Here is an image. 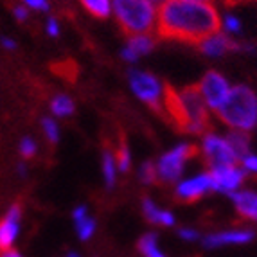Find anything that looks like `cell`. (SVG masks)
<instances>
[{
  "mask_svg": "<svg viewBox=\"0 0 257 257\" xmlns=\"http://www.w3.org/2000/svg\"><path fill=\"white\" fill-rule=\"evenodd\" d=\"M221 29V17L212 2L164 0L159 4L157 35L162 40L200 43Z\"/></svg>",
  "mask_w": 257,
  "mask_h": 257,
  "instance_id": "1",
  "label": "cell"
},
{
  "mask_svg": "<svg viewBox=\"0 0 257 257\" xmlns=\"http://www.w3.org/2000/svg\"><path fill=\"white\" fill-rule=\"evenodd\" d=\"M210 108L205 104L198 85L176 88L164 85V119L178 132L205 135L210 128Z\"/></svg>",
  "mask_w": 257,
  "mask_h": 257,
  "instance_id": "2",
  "label": "cell"
},
{
  "mask_svg": "<svg viewBox=\"0 0 257 257\" xmlns=\"http://www.w3.org/2000/svg\"><path fill=\"white\" fill-rule=\"evenodd\" d=\"M216 115L227 128L250 133L257 126V94L246 85L232 86Z\"/></svg>",
  "mask_w": 257,
  "mask_h": 257,
  "instance_id": "3",
  "label": "cell"
},
{
  "mask_svg": "<svg viewBox=\"0 0 257 257\" xmlns=\"http://www.w3.org/2000/svg\"><path fill=\"white\" fill-rule=\"evenodd\" d=\"M111 11L126 36L151 35L157 29L159 8L153 0H111Z\"/></svg>",
  "mask_w": 257,
  "mask_h": 257,
  "instance_id": "4",
  "label": "cell"
},
{
  "mask_svg": "<svg viewBox=\"0 0 257 257\" xmlns=\"http://www.w3.org/2000/svg\"><path fill=\"white\" fill-rule=\"evenodd\" d=\"M130 86L133 94L146 103L157 115L164 117V85L157 76L142 70H130L128 74Z\"/></svg>",
  "mask_w": 257,
  "mask_h": 257,
  "instance_id": "5",
  "label": "cell"
},
{
  "mask_svg": "<svg viewBox=\"0 0 257 257\" xmlns=\"http://www.w3.org/2000/svg\"><path fill=\"white\" fill-rule=\"evenodd\" d=\"M200 153V148L194 144H178L173 148L171 151H167L162 155L157 164V175H159V182L162 184H173L182 176L184 173V166L187 160L194 159Z\"/></svg>",
  "mask_w": 257,
  "mask_h": 257,
  "instance_id": "6",
  "label": "cell"
},
{
  "mask_svg": "<svg viewBox=\"0 0 257 257\" xmlns=\"http://www.w3.org/2000/svg\"><path fill=\"white\" fill-rule=\"evenodd\" d=\"M202 155L210 169L223 166H234L239 162L237 155L234 153L228 144L227 137H221L218 133H205L202 141Z\"/></svg>",
  "mask_w": 257,
  "mask_h": 257,
  "instance_id": "7",
  "label": "cell"
},
{
  "mask_svg": "<svg viewBox=\"0 0 257 257\" xmlns=\"http://www.w3.org/2000/svg\"><path fill=\"white\" fill-rule=\"evenodd\" d=\"M198 88H200V94H202L205 104L212 111H216L225 103V99L228 97V94L232 90L228 79L221 72H218V70L205 72V76L202 77V81L198 83Z\"/></svg>",
  "mask_w": 257,
  "mask_h": 257,
  "instance_id": "8",
  "label": "cell"
},
{
  "mask_svg": "<svg viewBox=\"0 0 257 257\" xmlns=\"http://www.w3.org/2000/svg\"><path fill=\"white\" fill-rule=\"evenodd\" d=\"M200 51L209 58H221V56L228 54V52H250L253 51V45L244 42H234L232 38H228V35L225 33H214V35L207 36L205 40L198 43Z\"/></svg>",
  "mask_w": 257,
  "mask_h": 257,
  "instance_id": "9",
  "label": "cell"
},
{
  "mask_svg": "<svg viewBox=\"0 0 257 257\" xmlns=\"http://www.w3.org/2000/svg\"><path fill=\"white\" fill-rule=\"evenodd\" d=\"M209 191H214V184H212L210 171H207L180 182L175 189V196L184 203H193L202 196H205Z\"/></svg>",
  "mask_w": 257,
  "mask_h": 257,
  "instance_id": "10",
  "label": "cell"
},
{
  "mask_svg": "<svg viewBox=\"0 0 257 257\" xmlns=\"http://www.w3.org/2000/svg\"><path fill=\"white\" fill-rule=\"evenodd\" d=\"M210 175H212L214 191L223 194H234L241 189L246 173H244L243 167L234 164V166L214 167V169H210Z\"/></svg>",
  "mask_w": 257,
  "mask_h": 257,
  "instance_id": "11",
  "label": "cell"
},
{
  "mask_svg": "<svg viewBox=\"0 0 257 257\" xmlns=\"http://www.w3.org/2000/svg\"><path fill=\"white\" fill-rule=\"evenodd\" d=\"M253 237H255V234L248 228H234V230L209 234L203 237V244L207 248H219V246H227V244H246Z\"/></svg>",
  "mask_w": 257,
  "mask_h": 257,
  "instance_id": "12",
  "label": "cell"
},
{
  "mask_svg": "<svg viewBox=\"0 0 257 257\" xmlns=\"http://www.w3.org/2000/svg\"><path fill=\"white\" fill-rule=\"evenodd\" d=\"M20 216H22V205L15 203L8 210V214L0 221V248H11L18 236L20 228Z\"/></svg>",
  "mask_w": 257,
  "mask_h": 257,
  "instance_id": "13",
  "label": "cell"
},
{
  "mask_svg": "<svg viewBox=\"0 0 257 257\" xmlns=\"http://www.w3.org/2000/svg\"><path fill=\"white\" fill-rule=\"evenodd\" d=\"M232 203L236 207L243 218L257 221V193L255 191H246V189H239L237 193L230 194Z\"/></svg>",
  "mask_w": 257,
  "mask_h": 257,
  "instance_id": "14",
  "label": "cell"
},
{
  "mask_svg": "<svg viewBox=\"0 0 257 257\" xmlns=\"http://www.w3.org/2000/svg\"><path fill=\"white\" fill-rule=\"evenodd\" d=\"M142 212L146 216V219L153 225H160V227H173L175 225V216L169 210H162L151 202L150 198H144L142 202Z\"/></svg>",
  "mask_w": 257,
  "mask_h": 257,
  "instance_id": "15",
  "label": "cell"
},
{
  "mask_svg": "<svg viewBox=\"0 0 257 257\" xmlns=\"http://www.w3.org/2000/svg\"><path fill=\"white\" fill-rule=\"evenodd\" d=\"M228 144L232 146L237 159H243L244 155L250 153V135L248 132H241V130H230L227 135Z\"/></svg>",
  "mask_w": 257,
  "mask_h": 257,
  "instance_id": "16",
  "label": "cell"
},
{
  "mask_svg": "<svg viewBox=\"0 0 257 257\" xmlns=\"http://www.w3.org/2000/svg\"><path fill=\"white\" fill-rule=\"evenodd\" d=\"M139 252L144 257H166V253L159 248V239L153 232H148L139 239Z\"/></svg>",
  "mask_w": 257,
  "mask_h": 257,
  "instance_id": "17",
  "label": "cell"
},
{
  "mask_svg": "<svg viewBox=\"0 0 257 257\" xmlns=\"http://www.w3.org/2000/svg\"><path fill=\"white\" fill-rule=\"evenodd\" d=\"M155 45H157V42H155V38L151 35H137V36H130L128 38V47L132 49L139 58L153 51Z\"/></svg>",
  "mask_w": 257,
  "mask_h": 257,
  "instance_id": "18",
  "label": "cell"
},
{
  "mask_svg": "<svg viewBox=\"0 0 257 257\" xmlns=\"http://www.w3.org/2000/svg\"><path fill=\"white\" fill-rule=\"evenodd\" d=\"M51 110L56 117H69L74 113V101L65 94H58L52 97Z\"/></svg>",
  "mask_w": 257,
  "mask_h": 257,
  "instance_id": "19",
  "label": "cell"
},
{
  "mask_svg": "<svg viewBox=\"0 0 257 257\" xmlns=\"http://www.w3.org/2000/svg\"><path fill=\"white\" fill-rule=\"evenodd\" d=\"M83 8L95 18H108L111 13V0H79Z\"/></svg>",
  "mask_w": 257,
  "mask_h": 257,
  "instance_id": "20",
  "label": "cell"
},
{
  "mask_svg": "<svg viewBox=\"0 0 257 257\" xmlns=\"http://www.w3.org/2000/svg\"><path fill=\"white\" fill-rule=\"evenodd\" d=\"M115 171H117L115 153L106 148V150L103 151V173H104V180H106L108 187H113V185H115Z\"/></svg>",
  "mask_w": 257,
  "mask_h": 257,
  "instance_id": "21",
  "label": "cell"
},
{
  "mask_svg": "<svg viewBox=\"0 0 257 257\" xmlns=\"http://www.w3.org/2000/svg\"><path fill=\"white\" fill-rule=\"evenodd\" d=\"M52 70L54 74H58L60 77H63L65 81H74L77 76V67L74 61L70 60H63V61H58V63L52 65Z\"/></svg>",
  "mask_w": 257,
  "mask_h": 257,
  "instance_id": "22",
  "label": "cell"
},
{
  "mask_svg": "<svg viewBox=\"0 0 257 257\" xmlns=\"http://www.w3.org/2000/svg\"><path fill=\"white\" fill-rule=\"evenodd\" d=\"M113 153H115L117 167H119L122 173H126L130 169V164H132V155H130V148L124 139H120L119 144H117V150L113 151Z\"/></svg>",
  "mask_w": 257,
  "mask_h": 257,
  "instance_id": "23",
  "label": "cell"
},
{
  "mask_svg": "<svg viewBox=\"0 0 257 257\" xmlns=\"http://www.w3.org/2000/svg\"><path fill=\"white\" fill-rule=\"evenodd\" d=\"M139 176H141L142 184L151 185L159 182V175H157V164L148 160L141 166V171H139Z\"/></svg>",
  "mask_w": 257,
  "mask_h": 257,
  "instance_id": "24",
  "label": "cell"
},
{
  "mask_svg": "<svg viewBox=\"0 0 257 257\" xmlns=\"http://www.w3.org/2000/svg\"><path fill=\"white\" fill-rule=\"evenodd\" d=\"M76 228H77V236H79V239L86 241V239H90L92 234H94L95 221L90 218V216H85V218L77 219L76 221Z\"/></svg>",
  "mask_w": 257,
  "mask_h": 257,
  "instance_id": "25",
  "label": "cell"
},
{
  "mask_svg": "<svg viewBox=\"0 0 257 257\" xmlns=\"http://www.w3.org/2000/svg\"><path fill=\"white\" fill-rule=\"evenodd\" d=\"M42 128H43V132H45V135H47V139L52 142V144H56V142L60 141V128H58V124H56L54 119H51V117L42 119Z\"/></svg>",
  "mask_w": 257,
  "mask_h": 257,
  "instance_id": "26",
  "label": "cell"
},
{
  "mask_svg": "<svg viewBox=\"0 0 257 257\" xmlns=\"http://www.w3.org/2000/svg\"><path fill=\"white\" fill-rule=\"evenodd\" d=\"M221 27L225 29L227 35H239L243 26H241V20L234 15H227V17L221 20Z\"/></svg>",
  "mask_w": 257,
  "mask_h": 257,
  "instance_id": "27",
  "label": "cell"
},
{
  "mask_svg": "<svg viewBox=\"0 0 257 257\" xmlns=\"http://www.w3.org/2000/svg\"><path fill=\"white\" fill-rule=\"evenodd\" d=\"M20 153H22V157H24V159H33V157L36 155V142L33 141L31 137L22 139Z\"/></svg>",
  "mask_w": 257,
  "mask_h": 257,
  "instance_id": "28",
  "label": "cell"
},
{
  "mask_svg": "<svg viewBox=\"0 0 257 257\" xmlns=\"http://www.w3.org/2000/svg\"><path fill=\"white\" fill-rule=\"evenodd\" d=\"M241 167L244 169V173H250V175H257V155L246 153L243 159L239 160Z\"/></svg>",
  "mask_w": 257,
  "mask_h": 257,
  "instance_id": "29",
  "label": "cell"
},
{
  "mask_svg": "<svg viewBox=\"0 0 257 257\" xmlns=\"http://www.w3.org/2000/svg\"><path fill=\"white\" fill-rule=\"evenodd\" d=\"M178 234H180V237H182V239H185V241L200 239V234H198V230H194V228H180V230H178Z\"/></svg>",
  "mask_w": 257,
  "mask_h": 257,
  "instance_id": "30",
  "label": "cell"
},
{
  "mask_svg": "<svg viewBox=\"0 0 257 257\" xmlns=\"http://www.w3.org/2000/svg\"><path fill=\"white\" fill-rule=\"evenodd\" d=\"M24 4L33 9H38V11H47L49 9V0H24Z\"/></svg>",
  "mask_w": 257,
  "mask_h": 257,
  "instance_id": "31",
  "label": "cell"
},
{
  "mask_svg": "<svg viewBox=\"0 0 257 257\" xmlns=\"http://www.w3.org/2000/svg\"><path fill=\"white\" fill-rule=\"evenodd\" d=\"M47 33L51 36H58V35H60V26H58L56 18H49V20H47Z\"/></svg>",
  "mask_w": 257,
  "mask_h": 257,
  "instance_id": "32",
  "label": "cell"
},
{
  "mask_svg": "<svg viewBox=\"0 0 257 257\" xmlns=\"http://www.w3.org/2000/svg\"><path fill=\"white\" fill-rule=\"evenodd\" d=\"M13 13L20 22L27 20V17H29V13H27V6H17V8L13 9Z\"/></svg>",
  "mask_w": 257,
  "mask_h": 257,
  "instance_id": "33",
  "label": "cell"
},
{
  "mask_svg": "<svg viewBox=\"0 0 257 257\" xmlns=\"http://www.w3.org/2000/svg\"><path fill=\"white\" fill-rule=\"evenodd\" d=\"M0 257H22V253L11 246V248H0Z\"/></svg>",
  "mask_w": 257,
  "mask_h": 257,
  "instance_id": "34",
  "label": "cell"
},
{
  "mask_svg": "<svg viewBox=\"0 0 257 257\" xmlns=\"http://www.w3.org/2000/svg\"><path fill=\"white\" fill-rule=\"evenodd\" d=\"M122 58H124L126 61H130V63H133V61H137V60H139V56L135 54V52H133L130 47H126L124 51H122Z\"/></svg>",
  "mask_w": 257,
  "mask_h": 257,
  "instance_id": "35",
  "label": "cell"
},
{
  "mask_svg": "<svg viewBox=\"0 0 257 257\" xmlns=\"http://www.w3.org/2000/svg\"><path fill=\"white\" fill-rule=\"evenodd\" d=\"M72 216H74V221H77V219H81V218H85V216H88V214H86V207L85 205L76 207V209H74V212H72Z\"/></svg>",
  "mask_w": 257,
  "mask_h": 257,
  "instance_id": "36",
  "label": "cell"
},
{
  "mask_svg": "<svg viewBox=\"0 0 257 257\" xmlns=\"http://www.w3.org/2000/svg\"><path fill=\"white\" fill-rule=\"evenodd\" d=\"M2 43H4V47H6V49H15V42H13V40L2 38Z\"/></svg>",
  "mask_w": 257,
  "mask_h": 257,
  "instance_id": "37",
  "label": "cell"
},
{
  "mask_svg": "<svg viewBox=\"0 0 257 257\" xmlns=\"http://www.w3.org/2000/svg\"><path fill=\"white\" fill-rule=\"evenodd\" d=\"M241 0H225V4H228V6H236V4H239Z\"/></svg>",
  "mask_w": 257,
  "mask_h": 257,
  "instance_id": "38",
  "label": "cell"
},
{
  "mask_svg": "<svg viewBox=\"0 0 257 257\" xmlns=\"http://www.w3.org/2000/svg\"><path fill=\"white\" fill-rule=\"evenodd\" d=\"M194 2H212L214 4V0H194Z\"/></svg>",
  "mask_w": 257,
  "mask_h": 257,
  "instance_id": "39",
  "label": "cell"
},
{
  "mask_svg": "<svg viewBox=\"0 0 257 257\" xmlns=\"http://www.w3.org/2000/svg\"><path fill=\"white\" fill-rule=\"evenodd\" d=\"M67 257H79V255H77V253H74V252H72V253H69V255H67Z\"/></svg>",
  "mask_w": 257,
  "mask_h": 257,
  "instance_id": "40",
  "label": "cell"
},
{
  "mask_svg": "<svg viewBox=\"0 0 257 257\" xmlns=\"http://www.w3.org/2000/svg\"><path fill=\"white\" fill-rule=\"evenodd\" d=\"M153 2H159V4H162V2H164V0H153Z\"/></svg>",
  "mask_w": 257,
  "mask_h": 257,
  "instance_id": "41",
  "label": "cell"
}]
</instances>
